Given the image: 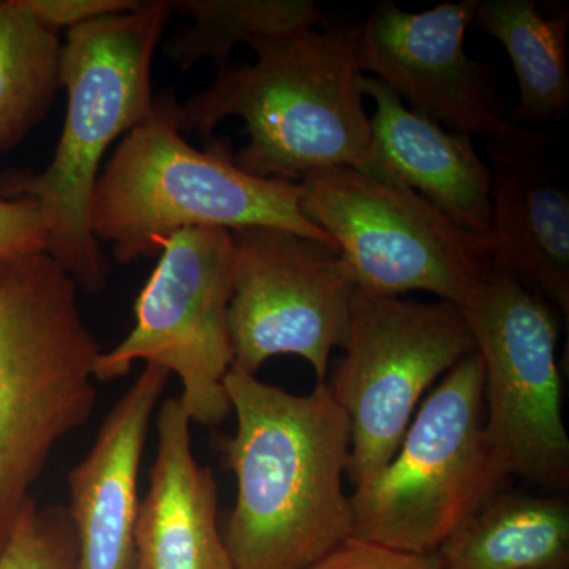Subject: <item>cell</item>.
Instances as JSON below:
<instances>
[{"label": "cell", "mask_w": 569, "mask_h": 569, "mask_svg": "<svg viewBox=\"0 0 569 569\" xmlns=\"http://www.w3.org/2000/svg\"><path fill=\"white\" fill-rule=\"evenodd\" d=\"M236 433L220 440L238 496L222 531L234 569H307L353 538L350 422L328 383L295 396L231 367Z\"/></svg>", "instance_id": "cell-1"}, {"label": "cell", "mask_w": 569, "mask_h": 569, "mask_svg": "<svg viewBox=\"0 0 569 569\" xmlns=\"http://www.w3.org/2000/svg\"><path fill=\"white\" fill-rule=\"evenodd\" d=\"M249 47L257 61L217 69L211 86L178 104L179 130L211 141L224 119L241 118L249 141L233 162L257 178L299 182L328 168L365 170L370 118L358 28L329 22Z\"/></svg>", "instance_id": "cell-2"}, {"label": "cell", "mask_w": 569, "mask_h": 569, "mask_svg": "<svg viewBox=\"0 0 569 569\" xmlns=\"http://www.w3.org/2000/svg\"><path fill=\"white\" fill-rule=\"evenodd\" d=\"M173 13L171 0H149L67 32L61 84L69 103L51 163L0 178V197L39 206L44 253L89 295L102 293L110 276L89 219L100 164L112 142L151 116L153 56Z\"/></svg>", "instance_id": "cell-3"}, {"label": "cell", "mask_w": 569, "mask_h": 569, "mask_svg": "<svg viewBox=\"0 0 569 569\" xmlns=\"http://www.w3.org/2000/svg\"><path fill=\"white\" fill-rule=\"evenodd\" d=\"M178 104L173 88L157 93L151 116L122 137L97 179L91 230L114 260L159 257L187 228H279L337 249L302 213L301 183L246 173L222 144L193 148L179 130Z\"/></svg>", "instance_id": "cell-4"}, {"label": "cell", "mask_w": 569, "mask_h": 569, "mask_svg": "<svg viewBox=\"0 0 569 569\" xmlns=\"http://www.w3.org/2000/svg\"><path fill=\"white\" fill-rule=\"evenodd\" d=\"M80 287L40 252L0 261V550L56 445L97 402Z\"/></svg>", "instance_id": "cell-5"}, {"label": "cell", "mask_w": 569, "mask_h": 569, "mask_svg": "<svg viewBox=\"0 0 569 569\" xmlns=\"http://www.w3.org/2000/svg\"><path fill=\"white\" fill-rule=\"evenodd\" d=\"M508 478L486 438L475 351L426 397L388 467L351 493L353 538L433 556Z\"/></svg>", "instance_id": "cell-6"}, {"label": "cell", "mask_w": 569, "mask_h": 569, "mask_svg": "<svg viewBox=\"0 0 569 569\" xmlns=\"http://www.w3.org/2000/svg\"><path fill=\"white\" fill-rule=\"evenodd\" d=\"M299 183L302 213L335 239L359 290L427 291L459 309L492 269L485 238L402 183L351 167L312 171Z\"/></svg>", "instance_id": "cell-7"}, {"label": "cell", "mask_w": 569, "mask_h": 569, "mask_svg": "<svg viewBox=\"0 0 569 569\" xmlns=\"http://www.w3.org/2000/svg\"><path fill=\"white\" fill-rule=\"evenodd\" d=\"M329 388L350 422L347 475L356 488L388 467L427 389L475 353L462 312L447 301L356 290Z\"/></svg>", "instance_id": "cell-8"}, {"label": "cell", "mask_w": 569, "mask_h": 569, "mask_svg": "<svg viewBox=\"0 0 569 569\" xmlns=\"http://www.w3.org/2000/svg\"><path fill=\"white\" fill-rule=\"evenodd\" d=\"M459 310L485 370V433L493 455L509 478L567 492L569 437L556 309L492 266Z\"/></svg>", "instance_id": "cell-9"}, {"label": "cell", "mask_w": 569, "mask_h": 569, "mask_svg": "<svg viewBox=\"0 0 569 569\" xmlns=\"http://www.w3.org/2000/svg\"><path fill=\"white\" fill-rule=\"evenodd\" d=\"M233 271L230 231L187 228L176 233L138 295L132 331L99 355L93 377H126L137 361L163 367L181 380L179 399L190 421L222 425L231 413L223 381L233 366L228 332Z\"/></svg>", "instance_id": "cell-10"}, {"label": "cell", "mask_w": 569, "mask_h": 569, "mask_svg": "<svg viewBox=\"0 0 569 569\" xmlns=\"http://www.w3.org/2000/svg\"><path fill=\"white\" fill-rule=\"evenodd\" d=\"M228 307L233 366L257 372L272 356H301L326 383L329 356L346 342L358 284L342 254L316 239L250 227L230 231Z\"/></svg>", "instance_id": "cell-11"}, {"label": "cell", "mask_w": 569, "mask_h": 569, "mask_svg": "<svg viewBox=\"0 0 569 569\" xmlns=\"http://www.w3.org/2000/svg\"><path fill=\"white\" fill-rule=\"evenodd\" d=\"M477 3H441L421 13H408L389 0L378 3L358 28L359 66L413 111L452 132L481 134L531 153L545 138L505 118L490 71L466 50Z\"/></svg>", "instance_id": "cell-12"}, {"label": "cell", "mask_w": 569, "mask_h": 569, "mask_svg": "<svg viewBox=\"0 0 569 569\" xmlns=\"http://www.w3.org/2000/svg\"><path fill=\"white\" fill-rule=\"evenodd\" d=\"M171 373L146 365L69 475L77 569H133L138 475L149 425Z\"/></svg>", "instance_id": "cell-13"}, {"label": "cell", "mask_w": 569, "mask_h": 569, "mask_svg": "<svg viewBox=\"0 0 569 569\" xmlns=\"http://www.w3.org/2000/svg\"><path fill=\"white\" fill-rule=\"evenodd\" d=\"M361 91L376 103L370 118L367 174L402 183L425 197L468 233L490 231V167L470 134L448 132L410 110L383 81L362 74Z\"/></svg>", "instance_id": "cell-14"}, {"label": "cell", "mask_w": 569, "mask_h": 569, "mask_svg": "<svg viewBox=\"0 0 569 569\" xmlns=\"http://www.w3.org/2000/svg\"><path fill=\"white\" fill-rule=\"evenodd\" d=\"M179 397L157 415V456L134 523L133 569H234L217 522L219 490L192 451Z\"/></svg>", "instance_id": "cell-15"}, {"label": "cell", "mask_w": 569, "mask_h": 569, "mask_svg": "<svg viewBox=\"0 0 569 569\" xmlns=\"http://www.w3.org/2000/svg\"><path fill=\"white\" fill-rule=\"evenodd\" d=\"M493 268L569 316V198L529 152L488 141Z\"/></svg>", "instance_id": "cell-16"}, {"label": "cell", "mask_w": 569, "mask_h": 569, "mask_svg": "<svg viewBox=\"0 0 569 569\" xmlns=\"http://www.w3.org/2000/svg\"><path fill=\"white\" fill-rule=\"evenodd\" d=\"M437 557L441 569H569L568 500L501 488Z\"/></svg>", "instance_id": "cell-17"}, {"label": "cell", "mask_w": 569, "mask_h": 569, "mask_svg": "<svg viewBox=\"0 0 569 569\" xmlns=\"http://www.w3.org/2000/svg\"><path fill=\"white\" fill-rule=\"evenodd\" d=\"M475 24L507 50L520 99L509 121L550 123L565 118L569 107L567 13L546 18L535 0H482Z\"/></svg>", "instance_id": "cell-18"}, {"label": "cell", "mask_w": 569, "mask_h": 569, "mask_svg": "<svg viewBox=\"0 0 569 569\" xmlns=\"http://www.w3.org/2000/svg\"><path fill=\"white\" fill-rule=\"evenodd\" d=\"M171 6L192 20L162 43L167 61L182 71L203 61L222 69L241 44L329 24L310 0H171Z\"/></svg>", "instance_id": "cell-19"}, {"label": "cell", "mask_w": 569, "mask_h": 569, "mask_svg": "<svg viewBox=\"0 0 569 569\" xmlns=\"http://www.w3.org/2000/svg\"><path fill=\"white\" fill-rule=\"evenodd\" d=\"M62 43L22 0H0V153L36 129L61 89Z\"/></svg>", "instance_id": "cell-20"}, {"label": "cell", "mask_w": 569, "mask_h": 569, "mask_svg": "<svg viewBox=\"0 0 569 569\" xmlns=\"http://www.w3.org/2000/svg\"><path fill=\"white\" fill-rule=\"evenodd\" d=\"M78 546L69 509L29 500L0 550V569H77Z\"/></svg>", "instance_id": "cell-21"}, {"label": "cell", "mask_w": 569, "mask_h": 569, "mask_svg": "<svg viewBox=\"0 0 569 569\" xmlns=\"http://www.w3.org/2000/svg\"><path fill=\"white\" fill-rule=\"evenodd\" d=\"M48 231L39 206L0 197V261L44 252Z\"/></svg>", "instance_id": "cell-22"}, {"label": "cell", "mask_w": 569, "mask_h": 569, "mask_svg": "<svg viewBox=\"0 0 569 569\" xmlns=\"http://www.w3.org/2000/svg\"><path fill=\"white\" fill-rule=\"evenodd\" d=\"M307 569H441L437 553L417 556L350 538Z\"/></svg>", "instance_id": "cell-23"}, {"label": "cell", "mask_w": 569, "mask_h": 569, "mask_svg": "<svg viewBox=\"0 0 569 569\" xmlns=\"http://www.w3.org/2000/svg\"><path fill=\"white\" fill-rule=\"evenodd\" d=\"M29 13L48 31L59 33L112 14L127 13L141 6L140 0H22Z\"/></svg>", "instance_id": "cell-24"}]
</instances>
